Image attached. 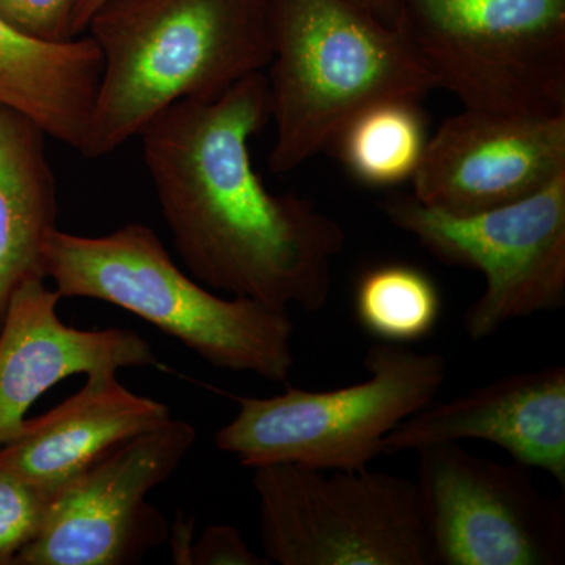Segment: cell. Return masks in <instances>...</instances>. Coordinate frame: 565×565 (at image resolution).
Listing matches in <instances>:
<instances>
[{
  "instance_id": "21",
  "label": "cell",
  "mask_w": 565,
  "mask_h": 565,
  "mask_svg": "<svg viewBox=\"0 0 565 565\" xmlns=\"http://www.w3.org/2000/svg\"><path fill=\"white\" fill-rule=\"evenodd\" d=\"M192 565H269L267 557L256 555L239 533L230 525H211L192 544Z\"/></svg>"
},
{
  "instance_id": "22",
  "label": "cell",
  "mask_w": 565,
  "mask_h": 565,
  "mask_svg": "<svg viewBox=\"0 0 565 565\" xmlns=\"http://www.w3.org/2000/svg\"><path fill=\"white\" fill-rule=\"evenodd\" d=\"M360 9L366 10L385 24L399 29V10L397 0H351Z\"/></svg>"
},
{
  "instance_id": "10",
  "label": "cell",
  "mask_w": 565,
  "mask_h": 565,
  "mask_svg": "<svg viewBox=\"0 0 565 565\" xmlns=\"http://www.w3.org/2000/svg\"><path fill=\"white\" fill-rule=\"evenodd\" d=\"M191 423L136 435L51 498L39 535L14 565H126L169 539L167 520L147 501L191 452Z\"/></svg>"
},
{
  "instance_id": "24",
  "label": "cell",
  "mask_w": 565,
  "mask_h": 565,
  "mask_svg": "<svg viewBox=\"0 0 565 565\" xmlns=\"http://www.w3.org/2000/svg\"><path fill=\"white\" fill-rule=\"evenodd\" d=\"M104 2H106V0H77L73 20H71V36H73V39L84 35L93 14H95V11L98 10Z\"/></svg>"
},
{
  "instance_id": "17",
  "label": "cell",
  "mask_w": 565,
  "mask_h": 565,
  "mask_svg": "<svg viewBox=\"0 0 565 565\" xmlns=\"http://www.w3.org/2000/svg\"><path fill=\"white\" fill-rule=\"evenodd\" d=\"M418 104L388 99L367 107L348 122L330 150H337L362 184L393 188L412 181L429 139Z\"/></svg>"
},
{
  "instance_id": "13",
  "label": "cell",
  "mask_w": 565,
  "mask_h": 565,
  "mask_svg": "<svg viewBox=\"0 0 565 565\" xmlns=\"http://www.w3.org/2000/svg\"><path fill=\"white\" fill-rule=\"evenodd\" d=\"M484 440L516 463L565 487V367L505 375L448 401L427 404L382 440V455Z\"/></svg>"
},
{
  "instance_id": "15",
  "label": "cell",
  "mask_w": 565,
  "mask_h": 565,
  "mask_svg": "<svg viewBox=\"0 0 565 565\" xmlns=\"http://www.w3.org/2000/svg\"><path fill=\"white\" fill-rule=\"evenodd\" d=\"M102 68V52L90 36L50 43L0 17V106L21 111L76 151L87 139Z\"/></svg>"
},
{
  "instance_id": "9",
  "label": "cell",
  "mask_w": 565,
  "mask_h": 565,
  "mask_svg": "<svg viewBox=\"0 0 565 565\" xmlns=\"http://www.w3.org/2000/svg\"><path fill=\"white\" fill-rule=\"evenodd\" d=\"M416 455L415 486L434 564L564 563L563 500L545 497L525 467L493 462L459 444Z\"/></svg>"
},
{
  "instance_id": "11",
  "label": "cell",
  "mask_w": 565,
  "mask_h": 565,
  "mask_svg": "<svg viewBox=\"0 0 565 565\" xmlns=\"http://www.w3.org/2000/svg\"><path fill=\"white\" fill-rule=\"evenodd\" d=\"M565 173V114L463 109L427 139L412 178L419 203L467 215L520 202Z\"/></svg>"
},
{
  "instance_id": "14",
  "label": "cell",
  "mask_w": 565,
  "mask_h": 565,
  "mask_svg": "<svg viewBox=\"0 0 565 565\" xmlns=\"http://www.w3.org/2000/svg\"><path fill=\"white\" fill-rule=\"evenodd\" d=\"M117 371L85 375L79 392L28 419L0 448V467L54 497L62 487L129 438L169 422V407L118 381Z\"/></svg>"
},
{
  "instance_id": "12",
  "label": "cell",
  "mask_w": 565,
  "mask_h": 565,
  "mask_svg": "<svg viewBox=\"0 0 565 565\" xmlns=\"http://www.w3.org/2000/svg\"><path fill=\"white\" fill-rule=\"evenodd\" d=\"M46 280L22 282L0 322V448L20 435L32 405L71 375L161 366L134 330L66 326L57 311L61 294Z\"/></svg>"
},
{
  "instance_id": "23",
  "label": "cell",
  "mask_w": 565,
  "mask_h": 565,
  "mask_svg": "<svg viewBox=\"0 0 565 565\" xmlns=\"http://www.w3.org/2000/svg\"><path fill=\"white\" fill-rule=\"evenodd\" d=\"M193 522L178 520L173 533V559L174 564L191 565Z\"/></svg>"
},
{
  "instance_id": "5",
  "label": "cell",
  "mask_w": 565,
  "mask_h": 565,
  "mask_svg": "<svg viewBox=\"0 0 565 565\" xmlns=\"http://www.w3.org/2000/svg\"><path fill=\"white\" fill-rule=\"evenodd\" d=\"M364 366L366 381L330 392L288 386L270 397L230 394L239 412L215 433V446L247 468L366 470L382 456L386 435L435 401L448 362L441 353L381 341L367 349Z\"/></svg>"
},
{
  "instance_id": "6",
  "label": "cell",
  "mask_w": 565,
  "mask_h": 565,
  "mask_svg": "<svg viewBox=\"0 0 565 565\" xmlns=\"http://www.w3.org/2000/svg\"><path fill=\"white\" fill-rule=\"evenodd\" d=\"M399 31L463 109L565 114V0H397Z\"/></svg>"
},
{
  "instance_id": "7",
  "label": "cell",
  "mask_w": 565,
  "mask_h": 565,
  "mask_svg": "<svg viewBox=\"0 0 565 565\" xmlns=\"http://www.w3.org/2000/svg\"><path fill=\"white\" fill-rule=\"evenodd\" d=\"M252 470L270 564H434L415 481L370 468L273 463Z\"/></svg>"
},
{
  "instance_id": "19",
  "label": "cell",
  "mask_w": 565,
  "mask_h": 565,
  "mask_svg": "<svg viewBox=\"0 0 565 565\" xmlns=\"http://www.w3.org/2000/svg\"><path fill=\"white\" fill-rule=\"evenodd\" d=\"M51 498L0 467V565L17 564L22 550L39 535Z\"/></svg>"
},
{
  "instance_id": "16",
  "label": "cell",
  "mask_w": 565,
  "mask_h": 565,
  "mask_svg": "<svg viewBox=\"0 0 565 565\" xmlns=\"http://www.w3.org/2000/svg\"><path fill=\"white\" fill-rule=\"evenodd\" d=\"M46 139L31 118L0 106V322L22 282L46 278L44 245L58 215Z\"/></svg>"
},
{
  "instance_id": "4",
  "label": "cell",
  "mask_w": 565,
  "mask_h": 565,
  "mask_svg": "<svg viewBox=\"0 0 565 565\" xmlns=\"http://www.w3.org/2000/svg\"><path fill=\"white\" fill-rule=\"evenodd\" d=\"M44 274L62 299L121 308L217 370L255 374L274 384H285L292 373L288 311L211 292L174 264L143 223H128L104 236L55 228L44 245Z\"/></svg>"
},
{
  "instance_id": "20",
  "label": "cell",
  "mask_w": 565,
  "mask_h": 565,
  "mask_svg": "<svg viewBox=\"0 0 565 565\" xmlns=\"http://www.w3.org/2000/svg\"><path fill=\"white\" fill-rule=\"evenodd\" d=\"M77 0H0V17L33 39L61 43L71 36Z\"/></svg>"
},
{
  "instance_id": "2",
  "label": "cell",
  "mask_w": 565,
  "mask_h": 565,
  "mask_svg": "<svg viewBox=\"0 0 565 565\" xmlns=\"http://www.w3.org/2000/svg\"><path fill=\"white\" fill-rule=\"evenodd\" d=\"M87 35L102 52L84 158L111 154L161 111L215 99L273 57L269 0H106Z\"/></svg>"
},
{
  "instance_id": "18",
  "label": "cell",
  "mask_w": 565,
  "mask_h": 565,
  "mask_svg": "<svg viewBox=\"0 0 565 565\" xmlns=\"http://www.w3.org/2000/svg\"><path fill=\"white\" fill-rule=\"evenodd\" d=\"M356 321L385 343L405 344L433 333L441 297L429 275L407 264H384L364 273L353 296Z\"/></svg>"
},
{
  "instance_id": "1",
  "label": "cell",
  "mask_w": 565,
  "mask_h": 565,
  "mask_svg": "<svg viewBox=\"0 0 565 565\" xmlns=\"http://www.w3.org/2000/svg\"><path fill=\"white\" fill-rule=\"evenodd\" d=\"M269 120L262 71L218 98L167 107L137 139L174 250L196 281L316 313L329 302L345 232L307 200L264 185L250 140Z\"/></svg>"
},
{
  "instance_id": "8",
  "label": "cell",
  "mask_w": 565,
  "mask_h": 565,
  "mask_svg": "<svg viewBox=\"0 0 565 565\" xmlns=\"http://www.w3.org/2000/svg\"><path fill=\"white\" fill-rule=\"evenodd\" d=\"M381 210L440 262L484 277V292L463 318L470 340L564 307L565 173L520 202L475 214L434 210L412 193H392Z\"/></svg>"
},
{
  "instance_id": "3",
  "label": "cell",
  "mask_w": 565,
  "mask_h": 565,
  "mask_svg": "<svg viewBox=\"0 0 565 565\" xmlns=\"http://www.w3.org/2000/svg\"><path fill=\"white\" fill-rule=\"evenodd\" d=\"M264 70L275 125L270 172L285 174L330 150L360 111L438 90L399 29L351 0H269Z\"/></svg>"
}]
</instances>
